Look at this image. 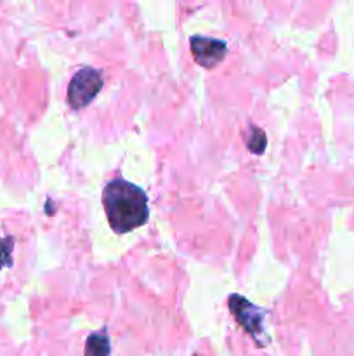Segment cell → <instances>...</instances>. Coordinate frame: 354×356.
Listing matches in <instances>:
<instances>
[{
	"instance_id": "6da1fadb",
	"label": "cell",
	"mask_w": 354,
	"mask_h": 356,
	"mask_svg": "<svg viewBox=\"0 0 354 356\" xmlns=\"http://www.w3.org/2000/svg\"><path fill=\"white\" fill-rule=\"evenodd\" d=\"M103 205L108 222L118 235L132 232L148 221V197L135 184L115 179L103 191Z\"/></svg>"
},
{
	"instance_id": "7a4b0ae2",
	"label": "cell",
	"mask_w": 354,
	"mask_h": 356,
	"mask_svg": "<svg viewBox=\"0 0 354 356\" xmlns=\"http://www.w3.org/2000/svg\"><path fill=\"white\" fill-rule=\"evenodd\" d=\"M101 89H103V76H101L99 70L89 68V66L78 70L68 86L69 106L73 110L87 106L89 103H92Z\"/></svg>"
},
{
	"instance_id": "3957f363",
	"label": "cell",
	"mask_w": 354,
	"mask_h": 356,
	"mask_svg": "<svg viewBox=\"0 0 354 356\" xmlns=\"http://www.w3.org/2000/svg\"><path fill=\"white\" fill-rule=\"evenodd\" d=\"M229 309L235 315L236 322L257 341V344L260 343V337H262L264 330H262V316L264 312L257 306H253L252 302L246 301L245 298L238 294H233L229 298Z\"/></svg>"
},
{
	"instance_id": "277c9868",
	"label": "cell",
	"mask_w": 354,
	"mask_h": 356,
	"mask_svg": "<svg viewBox=\"0 0 354 356\" xmlns=\"http://www.w3.org/2000/svg\"><path fill=\"white\" fill-rule=\"evenodd\" d=\"M191 52H193L194 61L205 70H210L217 66L219 63L224 59L228 45L224 40H217V38L201 37V35H194L189 40Z\"/></svg>"
},
{
	"instance_id": "5b68a950",
	"label": "cell",
	"mask_w": 354,
	"mask_h": 356,
	"mask_svg": "<svg viewBox=\"0 0 354 356\" xmlns=\"http://www.w3.org/2000/svg\"><path fill=\"white\" fill-rule=\"evenodd\" d=\"M111 344L110 336L106 334V329L99 332H92L87 337L85 343V356H110Z\"/></svg>"
},
{
	"instance_id": "8992f818",
	"label": "cell",
	"mask_w": 354,
	"mask_h": 356,
	"mask_svg": "<svg viewBox=\"0 0 354 356\" xmlns=\"http://www.w3.org/2000/svg\"><path fill=\"white\" fill-rule=\"evenodd\" d=\"M266 134H264V131H260V129L257 127L252 129V134L246 139V146H248L250 152L255 153V155H260V153L266 149Z\"/></svg>"
},
{
	"instance_id": "52a82bcc",
	"label": "cell",
	"mask_w": 354,
	"mask_h": 356,
	"mask_svg": "<svg viewBox=\"0 0 354 356\" xmlns=\"http://www.w3.org/2000/svg\"><path fill=\"white\" fill-rule=\"evenodd\" d=\"M12 249H14L12 236L0 238V270L12 264Z\"/></svg>"
}]
</instances>
